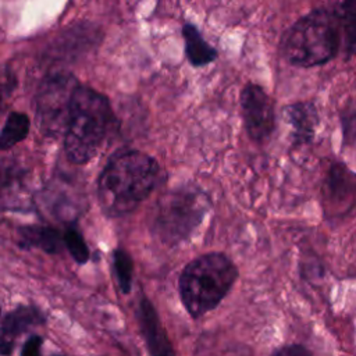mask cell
Wrapping results in <instances>:
<instances>
[{
  "mask_svg": "<svg viewBox=\"0 0 356 356\" xmlns=\"http://www.w3.org/2000/svg\"><path fill=\"white\" fill-rule=\"evenodd\" d=\"M342 51L356 54V1L320 7L293 22L281 39L284 58L295 67H316Z\"/></svg>",
  "mask_w": 356,
  "mask_h": 356,
  "instance_id": "6da1fadb",
  "label": "cell"
},
{
  "mask_svg": "<svg viewBox=\"0 0 356 356\" xmlns=\"http://www.w3.org/2000/svg\"><path fill=\"white\" fill-rule=\"evenodd\" d=\"M159 163L147 153L125 149L114 153L97 178L96 195L104 216L120 218L135 211L154 191Z\"/></svg>",
  "mask_w": 356,
  "mask_h": 356,
  "instance_id": "7a4b0ae2",
  "label": "cell"
},
{
  "mask_svg": "<svg viewBox=\"0 0 356 356\" xmlns=\"http://www.w3.org/2000/svg\"><path fill=\"white\" fill-rule=\"evenodd\" d=\"M115 122L108 97L81 85L74 96L64 134L67 160L74 165H83L95 159Z\"/></svg>",
  "mask_w": 356,
  "mask_h": 356,
  "instance_id": "3957f363",
  "label": "cell"
},
{
  "mask_svg": "<svg viewBox=\"0 0 356 356\" xmlns=\"http://www.w3.org/2000/svg\"><path fill=\"white\" fill-rule=\"evenodd\" d=\"M239 275L235 263L224 253L210 252L191 260L178 280L185 310L195 318L216 309L228 295Z\"/></svg>",
  "mask_w": 356,
  "mask_h": 356,
  "instance_id": "277c9868",
  "label": "cell"
},
{
  "mask_svg": "<svg viewBox=\"0 0 356 356\" xmlns=\"http://www.w3.org/2000/svg\"><path fill=\"white\" fill-rule=\"evenodd\" d=\"M210 209V196L202 188L192 184L171 188L154 204L150 232L165 246H179L192 236Z\"/></svg>",
  "mask_w": 356,
  "mask_h": 356,
  "instance_id": "5b68a950",
  "label": "cell"
},
{
  "mask_svg": "<svg viewBox=\"0 0 356 356\" xmlns=\"http://www.w3.org/2000/svg\"><path fill=\"white\" fill-rule=\"evenodd\" d=\"M79 86L76 76L67 70H53L42 78L33 96V107L38 127L44 136H64Z\"/></svg>",
  "mask_w": 356,
  "mask_h": 356,
  "instance_id": "8992f818",
  "label": "cell"
},
{
  "mask_svg": "<svg viewBox=\"0 0 356 356\" xmlns=\"http://www.w3.org/2000/svg\"><path fill=\"white\" fill-rule=\"evenodd\" d=\"M243 127L248 136L256 142H266L275 128L274 102L257 83L248 82L239 96Z\"/></svg>",
  "mask_w": 356,
  "mask_h": 356,
  "instance_id": "52a82bcc",
  "label": "cell"
},
{
  "mask_svg": "<svg viewBox=\"0 0 356 356\" xmlns=\"http://www.w3.org/2000/svg\"><path fill=\"white\" fill-rule=\"evenodd\" d=\"M325 210L332 216H342L356 207V172L343 164H334L323 186Z\"/></svg>",
  "mask_w": 356,
  "mask_h": 356,
  "instance_id": "ba28073f",
  "label": "cell"
},
{
  "mask_svg": "<svg viewBox=\"0 0 356 356\" xmlns=\"http://www.w3.org/2000/svg\"><path fill=\"white\" fill-rule=\"evenodd\" d=\"M40 200L47 213L63 224H75L82 213L79 195L64 179H53L40 193Z\"/></svg>",
  "mask_w": 356,
  "mask_h": 356,
  "instance_id": "9c48e42d",
  "label": "cell"
},
{
  "mask_svg": "<svg viewBox=\"0 0 356 356\" xmlns=\"http://www.w3.org/2000/svg\"><path fill=\"white\" fill-rule=\"evenodd\" d=\"M136 317L150 356H175L168 337L160 323L152 302L142 296L136 309Z\"/></svg>",
  "mask_w": 356,
  "mask_h": 356,
  "instance_id": "30bf717a",
  "label": "cell"
},
{
  "mask_svg": "<svg viewBox=\"0 0 356 356\" xmlns=\"http://www.w3.org/2000/svg\"><path fill=\"white\" fill-rule=\"evenodd\" d=\"M282 117L291 127L293 145L310 143L318 127V113L312 102H295L282 108Z\"/></svg>",
  "mask_w": 356,
  "mask_h": 356,
  "instance_id": "8fae6325",
  "label": "cell"
},
{
  "mask_svg": "<svg viewBox=\"0 0 356 356\" xmlns=\"http://www.w3.org/2000/svg\"><path fill=\"white\" fill-rule=\"evenodd\" d=\"M44 316L35 306H18L4 314L1 321V343L0 349L3 355H8L13 350L15 338L26 330L43 324Z\"/></svg>",
  "mask_w": 356,
  "mask_h": 356,
  "instance_id": "7c38bea8",
  "label": "cell"
},
{
  "mask_svg": "<svg viewBox=\"0 0 356 356\" xmlns=\"http://www.w3.org/2000/svg\"><path fill=\"white\" fill-rule=\"evenodd\" d=\"M17 243L24 250L38 249L47 254H58L64 246V235L46 224H28L17 228Z\"/></svg>",
  "mask_w": 356,
  "mask_h": 356,
  "instance_id": "4fadbf2b",
  "label": "cell"
},
{
  "mask_svg": "<svg viewBox=\"0 0 356 356\" xmlns=\"http://www.w3.org/2000/svg\"><path fill=\"white\" fill-rule=\"evenodd\" d=\"M3 209L26 210L32 209L33 202L29 200L28 188L25 185V171L22 167L10 163L3 165V184H1Z\"/></svg>",
  "mask_w": 356,
  "mask_h": 356,
  "instance_id": "5bb4252c",
  "label": "cell"
},
{
  "mask_svg": "<svg viewBox=\"0 0 356 356\" xmlns=\"http://www.w3.org/2000/svg\"><path fill=\"white\" fill-rule=\"evenodd\" d=\"M182 38L185 56L192 67H204L217 60V50L203 38L195 24L185 22L182 25Z\"/></svg>",
  "mask_w": 356,
  "mask_h": 356,
  "instance_id": "9a60e30c",
  "label": "cell"
},
{
  "mask_svg": "<svg viewBox=\"0 0 356 356\" xmlns=\"http://www.w3.org/2000/svg\"><path fill=\"white\" fill-rule=\"evenodd\" d=\"M31 129V118L22 111H10L3 124L0 134V149L3 152L14 147L19 142L25 140Z\"/></svg>",
  "mask_w": 356,
  "mask_h": 356,
  "instance_id": "2e32d148",
  "label": "cell"
},
{
  "mask_svg": "<svg viewBox=\"0 0 356 356\" xmlns=\"http://www.w3.org/2000/svg\"><path fill=\"white\" fill-rule=\"evenodd\" d=\"M111 264L115 281L122 293H129L132 289L134 261L124 248H115L111 253Z\"/></svg>",
  "mask_w": 356,
  "mask_h": 356,
  "instance_id": "e0dca14e",
  "label": "cell"
},
{
  "mask_svg": "<svg viewBox=\"0 0 356 356\" xmlns=\"http://www.w3.org/2000/svg\"><path fill=\"white\" fill-rule=\"evenodd\" d=\"M63 235H64V246L70 253V256L74 259V261L78 264L88 263L90 259V250L78 227L75 224L67 225Z\"/></svg>",
  "mask_w": 356,
  "mask_h": 356,
  "instance_id": "ac0fdd59",
  "label": "cell"
},
{
  "mask_svg": "<svg viewBox=\"0 0 356 356\" xmlns=\"http://www.w3.org/2000/svg\"><path fill=\"white\" fill-rule=\"evenodd\" d=\"M345 143L356 149V99H350L341 111Z\"/></svg>",
  "mask_w": 356,
  "mask_h": 356,
  "instance_id": "d6986e66",
  "label": "cell"
},
{
  "mask_svg": "<svg viewBox=\"0 0 356 356\" xmlns=\"http://www.w3.org/2000/svg\"><path fill=\"white\" fill-rule=\"evenodd\" d=\"M42 338L39 335H32L29 337L24 346L21 356H40V348H42Z\"/></svg>",
  "mask_w": 356,
  "mask_h": 356,
  "instance_id": "ffe728a7",
  "label": "cell"
},
{
  "mask_svg": "<svg viewBox=\"0 0 356 356\" xmlns=\"http://www.w3.org/2000/svg\"><path fill=\"white\" fill-rule=\"evenodd\" d=\"M15 82H17V78H15L13 70L8 67H4L3 68V83H1L3 99H7V96L14 90Z\"/></svg>",
  "mask_w": 356,
  "mask_h": 356,
  "instance_id": "44dd1931",
  "label": "cell"
},
{
  "mask_svg": "<svg viewBox=\"0 0 356 356\" xmlns=\"http://www.w3.org/2000/svg\"><path fill=\"white\" fill-rule=\"evenodd\" d=\"M271 356H310V353L300 345H291L278 349Z\"/></svg>",
  "mask_w": 356,
  "mask_h": 356,
  "instance_id": "7402d4cb",
  "label": "cell"
}]
</instances>
